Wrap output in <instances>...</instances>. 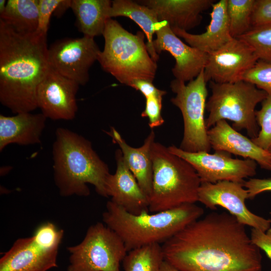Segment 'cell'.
<instances>
[{
  "instance_id": "6da1fadb",
  "label": "cell",
  "mask_w": 271,
  "mask_h": 271,
  "mask_svg": "<svg viewBox=\"0 0 271 271\" xmlns=\"http://www.w3.org/2000/svg\"><path fill=\"white\" fill-rule=\"evenodd\" d=\"M164 260L181 271H261L260 249L229 213L211 212L162 245Z\"/></svg>"
},
{
  "instance_id": "7a4b0ae2",
  "label": "cell",
  "mask_w": 271,
  "mask_h": 271,
  "mask_svg": "<svg viewBox=\"0 0 271 271\" xmlns=\"http://www.w3.org/2000/svg\"><path fill=\"white\" fill-rule=\"evenodd\" d=\"M47 37L24 35L0 20V101L13 113L37 107L38 87L50 65Z\"/></svg>"
},
{
  "instance_id": "3957f363",
  "label": "cell",
  "mask_w": 271,
  "mask_h": 271,
  "mask_svg": "<svg viewBox=\"0 0 271 271\" xmlns=\"http://www.w3.org/2000/svg\"><path fill=\"white\" fill-rule=\"evenodd\" d=\"M53 145L54 180L60 194L88 196V184L107 197L105 183L110 174L107 165L93 149L91 142L67 128L58 127Z\"/></svg>"
},
{
  "instance_id": "277c9868",
  "label": "cell",
  "mask_w": 271,
  "mask_h": 271,
  "mask_svg": "<svg viewBox=\"0 0 271 271\" xmlns=\"http://www.w3.org/2000/svg\"><path fill=\"white\" fill-rule=\"evenodd\" d=\"M204 213L202 207L193 203L168 210L155 213L144 211L136 215L109 201L102 214V220L120 238L129 251L153 244H163L201 218Z\"/></svg>"
},
{
  "instance_id": "5b68a950",
  "label": "cell",
  "mask_w": 271,
  "mask_h": 271,
  "mask_svg": "<svg viewBox=\"0 0 271 271\" xmlns=\"http://www.w3.org/2000/svg\"><path fill=\"white\" fill-rule=\"evenodd\" d=\"M102 35L104 47L97 61L104 71L129 86L136 80L153 82L157 65L148 51L144 33L138 31L133 34L109 18Z\"/></svg>"
},
{
  "instance_id": "8992f818",
  "label": "cell",
  "mask_w": 271,
  "mask_h": 271,
  "mask_svg": "<svg viewBox=\"0 0 271 271\" xmlns=\"http://www.w3.org/2000/svg\"><path fill=\"white\" fill-rule=\"evenodd\" d=\"M153 181L149 197L151 213L198 201L200 179L193 167L160 143L151 148Z\"/></svg>"
},
{
  "instance_id": "52a82bcc",
  "label": "cell",
  "mask_w": 271,
  "mask_h": 271,
  "mask_svg": "<svg viewBox=\"0 0 271 271\" xmlns=\"http://www.w3.org/2000/svg\"><path fill=\"white\" fill-rule=\"evenodd\" d=\"M210 88L211 94L206 104L209 112L205 119L207 129L221 120H229L237 131L245 129L251 139L256 138L259 129L255 107L267 94L244 80L225 83L210 81Z\"/></svg>"
},
{
  "instance_id": "ba28073f",
  "label": "cell",
  "mask_w": 271,
  "mask_h": 271,
  "mask_svg": "<svg viewBox=\"0 0 271 271\" xmlns=\"http://www.w3.org/2000/svg\"><path fill=\"white\" fill-rule=\"evenodd\" d=\"M203 70L187 84L176 79L170 83L176 94L171 101L180 110L184 122L179 148L189 152H209L211 148L204 117L208 91Z\"/></svg>"
},
{
  "instance_id": "9c48e42d",
  "label": "cell",
  "mask_w": 271,
  "mask_h": 271,
  "mask_svg": "<svg viewBox=\"0 0 271 271\" xmlns=\"http://www.w3.org/2000/svg\"><path fill=\"white\" fill-rule=\"evenodd\" d=\"M67 249V271H120L128 252L117 234L101 222L91 225L82 241Z\"/></svg>"
},
{
  "instance_id": "30bf717a",
  "label": "cell",
  "mask_w": 271,
  "mask_h": 271,
  "mask_svg": "<svg viewBox=\"0 0 271 271\" xmlns=\"http://www.w3.org/2000/svg\"><path fill=\"white\" fill-rule=\"evenodd\" d=\"M64 232L47 222L32 236L15 241L0 259V271H48L57 267V259Z\"/></svg>"
},
{
  "instance_id": "8fae6325",
  "label": "cell",
  "mask_w": 271,
  "mask_h": 271,
  "mask_svg": "<svg viewBox=\"0 0 271 271\" xmlns=\"http://www.w3.org/2000/svg\"><path fill=\"white\" fill-rule=\"evenodd\" d=\"M172 154L188 162L196 171L201 183H215L228 181L242 183L256 173L257 163L253 160L234 159L222 151L189 152L175 146L168 147Z\"/></svg>"
},
{
  "instance_id": "7c38bea8",
  "label": "cell",
  "mask_w": 271,
  "mask_h": 271,
  "mask_svg": "<svg viewBox=\"0 0 271 271\" xmlns=\"http://www.w3.org/2000/svg\"><path fill=\"white\" fill-rule=\"evenodd\" d=\"M100 50L93 38H66L48 48L50 66L62 75L80 85L89 80V70L97 61Z\"/></svg>"
},
{
  "instance_id": "4fadbf2b",
  "label": "cell",
  "mask_w": 271,
  "mask_h": 271,
  "mask_svg": "<svg viewBox=\"0 0 271 271\" xmlns=\"http://www.w3.org/2000/svg\"><path fill=\"white\" fill-rule=\"evenodd\" d=\"M247 199L248 191L242 183H201L198 190V201L206 207L215 210L217 206L222 207L243 225L265 232L270 227L269 219L250 211L245 204Z\"/></svg>"
},
{
  "instance_id": "5bb4252c",
  "label": "cell",
  "mask_w": 271,
  "mask_h": 271,
  "mask_svg": "<svg viewBox=\"0 0 271 271\" xmlns=\"http://www.w3.org/2000/svg\"><path fill=\"white\" fill-rule=\"evenodd\" d=\"M79 86L50 66L37 88V107L47 118L74 119L78 110L76 96Z\"/></svg>"
},
{
  "instance_id": "9a60e30c",
  "label": "cell",
  "mask_w": 271,
  "mask_h": 271,
  "mask_svg": "<svg viewBox=\"0 0 271 271\" xmlns=\"http://www.w3.org/2000/svg\"><path fill=\"white\" fill-rule=\"evenodd\" d=\"M258 60L248 44L240 39L232 38L219 50L208 54L203 70L205 81L225 83L241 80L242 75Z\"/></svg>"
},
{
  "instance_id": "2e32d148",
  "label": "cell",
  "mask_w": 271,
  "mask_h": 271,
  "mask_svg": "<svg viewBox=\"0 0 271 271\" xmlns=\"http://www.w3.org/2000/svg\"><path fill=\"white\" fill-rule=\"evenodd\" d=\"M155 34L153 46L156 52L159 55L162 51H167L175 60L172 69L175 79L189 82L204 70L208 54L183 42L166 22H159Z\"/></svg>"
},
{
  "instance_id": "e0dca14e",
  "label": "cell",
  "mask_w": 271,
  "mask_h": 271,
  "mask_svg": "<svg viewBox=\"0 0 271 271\" xmlns=\"http://www.w3.org/2000/svg\"><path fill=\"white\" fill-rule=\"evenodd\" d=\"M116 170L105 180L107 197L128 212L138 215L149 211V198L141 188L136 178L127 167L120 149L115 152Z\"/></svg>"
},
{
  "instance_id": "ac0fdd59",
  "label": "cell",
  "mask_w": 271,
  "mask_h": 271,
  "mask_svg": "<svg viewBox=\"0 0 271 271\" xmlns=\"http://www.w3.org/2000/svg\"><path fill=\"white\" fill-rule=\"evenodd\" d=\"M211 148L254 161L264 169L271 171V156L249 139L221 120L208 129Z\"/></svg>"
},
{
  "instance_id": "d6986e66",
  "label": "cell",
  "mask_w": 271,
  "mask_h": 271,
  "mask_svg": "<svg viewBox=\"0 0 271 271\" xmlns=\"http://www.w3.org/2000/svg\"><path fill=\"white\" fill-rule=\"evenodd\" d=\"M138 3L156 13L159 21H165L171 28L186 31L198 26L201 13L212 7L213 0H143Z\"/></svg>"
},
{
  "instance_id": "ffe728a7",
  "label": "cell",
  "mask_w": 271,
  "mask_h": 271,
  "mask_svg": "<svg viewBox=\"0 0 271 271\" xmlns=\"http://www.w3.org/2000/svg\"><path fill=\"white\" fill-rule=\"evenodd\" d=\"M226 5L227 0H220L212 5L210 21L202 34H193L178 28H171L189 46L207 54H211L233 38L230 33Z\"/></svg>"
},
{
  "instance_id": "44dd1931",
  "label": "cell",
  "mask_w": 271,
  "mask_h": 271,
  "mask_svg": "<svg viewBox=\"0 0 271 271\" xmlns=\"http://www.w3.org/2000/svg\"><path fill=\"white\" fill-rule=\"evenodd\" d=\"M46 117L42 113L22 112L14 116L0 114V151L9 145L39 144Z\"/></svg>"
},
{
  "instance_id": "7402d4cb",
  "label": "cell",
  "mask_w": 271,
  "mask_h": 271,
  "mask_svg": "<svg viewBox=\"0 0 271 271\" xmlns=\"http://www.w3.org/2000/svg\"><path fill=\"white\" fill-rule=\"evenodd\" d=\"M107 133L111 137L114 143L119 146L125 164L149 198L152 188L153 169L151 148L155 142L154 132L151 131L144 144L139 148L129 146L114 127H111Z\"/></svg>"
},
{
  "instance_id": "603a6c76",
  "label": "cell",
  "mask_w": 271,
  "mask_h": 271,
  "mask_svg": "<svg viewBox=\"0 0 271 271\" xmlns=\"http://www.w3.org/2000/svg\"><path fill=\"white\" fill-rule=\"evenodd\" d=\"M111 4L109 0H72L76 25L83 36L94 38L102 35Z\"/></svg>"
},
{
  "instance_id": "cb8c5ba5",
  "label": "cell",
  "mask_w": 271,
  "mask_h": 271,
  "mask_svg": "<svg viewBox=\"0 0 271 271\" xmlns=\"http://www.w3.org/2000/svg\"><path fill=\"white\" fill-rule=\"evenodd\" d=\"M109 16L110 18L126 17L137 23L146 36V45L149 54L157 62L159 55L154 48L153 35L159 21L153 10L132 1L114 0L112 1Z\"/></svg>"
},
{
  "instance_id": "d4e9b609",
  "label": "cell",
  "mask_w": 271,
  "mask_h": 271,
  "mask_svg": "<svg viewBox=\"0 0 271 271\" xmlns=\"http://www.w3.org/2000/svg\"><path fill=\"white\" fill-rule=\"evenodd\" d=\"M39 0H8L0 20L16 33H35L38 26Z\"/></svg>"
},
{
  "instance_id": "484cf974",
  "label": "cell",
  "mask_w": 271,
  "mask_h": 271,
  "mask_svg": "<svg viewBox=\"0 0 271 271\" xmlns=\"http://www.w3.org/2000/svg\"><path fill=\"white\" fill-rule=\"evenodd\" d=\"M164 260L162 245L153 244L128 251L122 262L124 271H158Z\"/></svg>"
},
{
  "instance_id": "4316f807",
  "label": "cell",
  "mask_w": 271,
  "mask_h": 271,
  "mask_svg": "<svg viewBox=\"0 0 271 271\" xmlns=\"http://www.w3.org/2000/svg\"><path fill=\"white\" fill-rule=\"evenodd\" d=\"M255 0H227L226 12L230 33L237 38L251 28V16Z\"/></svg>"
},
{
  "instance_id": "83f0119b",
  "label": "cell",
  "mask_w": 271,
  "mask_h": 271,
  "mask_svg": "<svg viewBox=\"0 0 271 271\" xmlns=\"http://www.w3.org/2000/svg\"><path fill=\"white\" fill-rule=\"evenodd\" d=\"M237 38L251 47L258 60L271 63V24L251 27Z\"/></svg>"
},
{
  "instance_id": "f1b7e54d",
  "label": "cell",
  "mask_w": 271,
  "mask_h": 271,
  "mask_svg": "<svg viewBox=\"0 0 271 271\" xmlns=\"http://www.w3.org/2000/svg\"><path fill=\"white\" fill-rule=\"evenodd\" d=\"M255 117L260 129L252 141L266 151L271 150V96L267 95L261 102L260 109L256 110Z\"/></svg>"
},
{
  "instance_id": "f546056e",
  "label": "cell",
  "mask_w": 271,
  "mask_h": 271,
  "mask_svg": "<svg viewBox=\"0 0 271 271\" xmlns=\"http://www.w3.org/2000/svg\"><path fill=\"white\" fill-rule=\"evenodd\" d=\"M241 80L253 84L271 96V63L258 60L242 75Z\"/></svg>"
},
{
  "instance_id": "4dcf8cb0",
  "label": "cell",
  "mask_w": 271,
  "mask_h": 271,
  "mask_svg": "<svg viewBox=\"0 0 271 271\" xmlns=\"http://www.w3.org/2000/svg\"><path fill=\"white\" fill-rule=\"evenodd\" d=\"M62 0H39L38 26L36 34L47 37L50 18Z\"/></svg>"
},
{
  "instance_id": "1f68e13d",
  "label": "cell",
  "mask_w": 271,
  "mask_h": 271,
  "mask_svg": "<svg viewBox=\"0 0 271 271\" xmlns=\"http://www.w3.org/2000/svg\"><path fill=\"white\" fill-rule=\"evenodd\" d=\"M163 97L157 95L146 98L145 108L141 116L148 118L149 125L151 128L159 126L164 122L161 115Z\"/></svg>"
},
{
  "instance_id": "d6a6232c",
  "label": "cell",
  "mask_w": 271,
  "mask_h": 271,
  "mask_svg": "<svg viewBox=\"0 0 271 271\" xmlns=\"http://www.w3.org/2000/svg\"><path fill=\"white\" fill-rule=\"evenodd\" d=\"M271 24V0H255L251 27Z\"/></svg>"
},
{
  "instance_id": "836d02e7",
  "label": "cell",
  "mask_w": 271,
  "mask_h": 271,
  "mask_svg": "<svg viewBox=\"0 0 271 271\" xmlns=\"http://www.w3.org/2000/svg\"><path fill=\"white\" fill-rule=\"evenodd\" d=\"M250 237L253 244L262 250L271 260V227L265 232L251 228Z\"/></svg>"
},
{
  "instance_id": "e575fe53",
  "label": "cell",
  "mask_w": 271,
  "mask_h": 271,
  "mask_svg": "<svg viewBox=\"0 0 271 271\" xmlns=\"http://www.w3.org/2000/svg\"><path fill=\"white\" fill-rule=\"evenodd\" d=\"M243 185L248 191L250 199L263 192L271 191V178H249Z\"/></svg>"
},
{
  "instance_id": "d590c367",
  "label": "cell",
  "mask_w": 271,
  "mask_h": 271,
  "mask_svg": "<svg viewBox=\"0 0 271 271\" xmlns=\"http://www.w3.org/2000/svg\"><path fill=\"white\" fill-rule=\"evenodd\" d=\"M130 87L140 91L147 98L151 96L165 95L167 92L156 88L152 82L145 80H136L133 81Z\"/></svg>"
},
{
  "instance_id": "8d00e7d4",
  "label": "cell",
  "mask_w": 271,
  "mask_h": 271,
  "mask_svg": "<svg viewBox=\"0 0 271 271\" xmlns=\"http://www.w3.org/2000/svg\"><path fill=\"white\" fill-rule=\"evenodd\" d=\"M72 0H62L54 12V15L61 17L69 8H71Z\"/></svg>"
},
{
  "instance_id": "74e56055",
  "label": "cell",
  "mask_w": 271,
  "mask_h": 271,
  "mask_svg": "<svg viewBox=\"0 0 271 271\" xmlns=\"http://www.w3.org/2000/svg\"><path fill=\"white\" fill-rule=\"evenodd\" d=\"M158 271H181L170 264L168 261L164 260L162 262Z\"/></svg>"
},
{
  "instance_id": "f35d334b",
  "label": "cell",
  "mask_w": 271,
  "mask_h": 271,
  "mask_svg": "<svg viewBox=\"0 0 271 271\" xmlns=\"http://www.w3.org/2000/svg\"><path fill=\"white\" fill-rule=\"evenodd\" d=\"M7 1L6 0H0V15L2 14L6 9Z\"/></svg>"
},
{
  "instance_id": "ab89813d",
  "label": "cell",
  "mask_w": 271,
  "mask_h": 271,
  "mask_svg": "<svg viewBox=\"0 0 271 271\" xmlns=\"http://www.w3.org/2000/svg\"><path fill=\"white\" fill-rule=\"evenodd\" d=\"M270 154V156H271V150L270 151H269Z\"/></svg>"
},
{
  "instance_id": "60d3db41",
  "label": "cell",
  "mask_w": 271,
  "mask_h": 271,
  "mask_svg": "<svg viewBox=\"0 0 271 271\" xmlns=\"http://www.w3.org/2000/svg\"><path fill=\"white\" fill-rule=\"evenodd\" d=\"M270 223H271V219H269Z\"/></svg>"
}]
</instances>
